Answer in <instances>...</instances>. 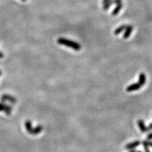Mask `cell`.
I'll list each match as a JSON object with an SVG mask.
<instances>
[{
  "label": "cell",
  "instance_id": "cell-1",
  "mask_svg": "<svg viewBox=\"0 0 152 152\" xmlns=\"http://www.w3.org/2000/svg\"><path fill=\"white\" fill-rule=\"evenodd\" d=\"M57 42L58 44L72 48V49L76 51H79L81 49V46L77 42L68 39L64 38V37H60V38L58 39Z\"/></svg>",
  "mask_w": 152,
  "mask_h": 152
},
{
  "label": "cell",
  "instance_id": "cell-2",
  "mask_svg": "<svg viewBox=\"0 0 152 152\" xmlns=\"http://www.w3.org/2000/svg\"><path fill=\"white\" fill-rule=\"evenodd\" d=\"M138 125L141 133H148V132H149L150 130V128L148 127H148H146V126L143 120H139L138 121Z\"/></svg>",
  "mask_w": 152,
  "mask_h": 152
},
{
  "label": "cell",
  "instance_id": "cell-3",
  "mask_svg": "<svg viewBox=\"0 0 152 152\" xmlns=\"http://www.w3.org/2000/svg\"><path fill=\"white\" fill-rule=\"evenodd\" d=\"M141 144V142L139 141H133V142H130L129 143L127 144L125 146V148L126 150H133V149H135L136 148L138 147V146H139Z\"/></svg>",
  "mask_w": 152,
  "mask_h": 152
},
{
  "label": "cell",
  "instance_id": "cell-4",
  "mask_svg": "<svg viewBox=\"0 0 152 152\" xmlns=\"http://www.w3.org/2000/svg\"><path fill=\"white\" fill-rule=\"evenodd\" d=\"M1 99L3 102H10V103H13V104L15 103L16 101H17V99H16L15 98H14L13 96H12L11 95H2Z\"/></svg>",
  "mask_w": 152,
  "mask_h": 152
},
{
  "label": "cell",
  "instance_id": "cell-5",
  "mask_svg": "<svg viewBox=\"0 0 152 152\" xmlns=\"http://www.w3.org/2000/svg\"><path fill=\"white\" fill-rule=\"evenodd\" d=\"M12 110V108L10 106L4 104V103H0V112H3L9 115V114H11Z\"/></svg>",
  "mask_w": 152,
  "mask_h": 152
},
{
  "label": "cell",
  "instance_id": "cell-6",
  "mask_svg": "<svg viewBox=\"0 0 152 152\" xmlns=\"http://www.w3.org/2000/svg\"><path fill=\"white\" fill-rule=\"evenodd\" d=\"M141 87V86L139 83H134V84H132L128 86L126 88V91L127 92H132V91H136V90L139 89Z\"/></svg>",
  "mask_w": 152,
  "mask_h": 152
},
{
  "label": "cell",
  "instance_id": "cell-7",
  "mask_svg": "<svg viewBox=\"0 0 152 152\" xmlns=\"http://www.w3.org/2000/svg\"><path fill=\"white\" fill-rule=\"evenodd\" d=\"M133 27L131 25H127L126 29H125V33L124 34L123 37L124 39H127L130 36V34L132 33L133 31Z\"/></svg>",
  "mask_w": 152,
  "mask_h": 152
},
{
  "label": "cell",
  "instance_id": "cell-8",
  "mask_svg": "<svg viewBox=\"0 0 152 152\" xmlns=\"http://www.w3.org/2000/svg\"><path fill=\"white\" fill-rule=\"evenodd\" d=\"M122 8V3H119V4H117L116 7H115V8H114V10H113L112 14L114 16L117 15L119 13V12L120 11V10Z\"/></svg>",
  "mask_w": 152,
  "mask_h": 152
},
{
  "label": "cell",
  "instance_id": "cell-9",
  "mask_svg": "<svg viewBox=\"0 0 152 152\" xmlns=\"http://www.w3.org/2000/svg\"><path fill=\"white\" fill-rule=\"evenodd\" d=\"M145 83H146V76L144 73H141L139 76V82H138V83L142 86L145 84Z\"/></svg>",
  "mask_w": 152,
  "mask_h": 152
},
{
  "label": "cell",
  "instance_id": "cell-10",
  "mask_svg": "<svg viewBox=\"0 0 152 152\" xmlns=\"http://www.w3.org/2000/svg\"><path fill=\"white\" fill-rule=\"evenodd\" d=\"M126 27H127V25H120V26H119V27L117 28V29H115V31H114V34H115V35L119 34L120 33H121L123 31H124L125 29H126Z\"/></svg>",
  "mask_w": 152,
  "mask_h": 152
},
{
  "label": "cell",
  "instance_id": "cell-11",
  "mask_svg": "<svg viewBox=\"0 0 152 152\" xmlns=\"http://www.w3.org/2000/svg\"><path fill=\"white\" fill-rule=\"evenodd\" d=\"M143 146L144 147V150H145V152H150V149H149V145L148 144L147 141H143L142 142Z\"/></svg>",
  "mask_w": 152,
  "mask_h": 152
},
{
  "label": "cell",
  "instance_id": "cell-12",
  "mask_svg": "<svg viewBox=\"0 0 152 152\" xmlns=\"http://www.w3.org/2000/svg\"><path fill=\"white\" fill-rule=\"evenodd\" d=\"M113 3H114V1H113V0H110V1H108V3H105V5H103V10H108L109 8H110V6H111Z\"/></svg>",
  "mask_w": 152,
  "mask_h": 152
},
{
  "label": "cell",
  "instance_id": "cell-13",
  "mask_svg": "<svg viewBox=\"0 0 152 152\" xmlns=\"http://www.w3.org/2000/svg\"><path fill=\"white\" fill-rule=\"evenodd\" d=\"M146 139H147L148 141L152 140V132L151 133H150L148 134L147 137H146Z\"/></svg>",
  "mask_w": 152,
  "mask_h": 152
},
{
  "label": "cell",
  "instance_id": "cell-14",
  "mask_svg": "<svg viewBox=\"0 0 152 152\" xmlns=\"http://www.w3.org/2000/svg\"><path fill=\"white\" fill-rule=\"evenodd\" d=\"M114 3L119 4V3H122V0H114Z\"/></svg>",
  "mask_w": 152,
  "mask_h": 152
},
{
  "label": "cell",
  "instance_id": "cell-15",
  "mask_svg": "<svg viewBox=\"0 0 152 152\" xmlns=\"http://www.w3.org/2000/svg\"><path fill=\"white\" fill-rule=\"evenodd\" d=\"M147 142H148V144L149 146H150V147L152 148V141L148 140Z\"/></svg>",
  "mask_w": 152,
  "mask_h": 152
},
{
  "label": "cell",
  "instance_id": "cell-16",
  "mask_svg": "<svg viewBox=\"0 0 152 152\" xmlns=\"http://www.w3.org/2000/svg\"><path fill=\"white\" fill-rule=\"evenodd\" d=\"M110 1V0H103V2H102V3H103V5H105V4L107 3H108V1Z\"/></svg>",
  "mask_w": 152,
  "mask_h": 152
},
{
  "label": "cell",
  "instance_id": "cell-17",
  "mask_svg": "<svg viewBox=\"0 0 152 152\" xmlns=\"http://www.w3.org/2000/svg\"><path fill=\"white\" fill-rule=\"evenodd\" d=\"M4 57V54L2 52H0V58H3Z\"/></svg>",
  "mask_w": 152,
  "mask_h": 152
},
{
  "label": "cell",
  "instance_id": "cell-18",
  "mask_svg": "<svg viewBox=\"0 0 152 152\" xmlns=\"http://www.w3.org/2000/svg\"><path fill=\"white\" fill-rule=\"evenodd\" d=\"M148 127H149V128H150V130H152V123H151L150 125H149Z\"/></svg>",
  "mask_w": 152,
  "mask_h": 152
},
{
  "label": "cell",
  "instance_id": "cell-19",
  "mask_svg": "<svg viewBox=\"0 0 152 152\" xmlns=\"http://www.w3.org/2000/svg\"><path fill=\"white\" fill-rule=\"evenodd\" d=\"M129 152H137L136 150H135L134 149H133V150H130Z\"/></svg>",
  "mask_w": 152,
  "mask_h": 152
},
{
  "label": "cell",
  "instance_id": "cell-20",
  "mask_svg": "<svg viewBox=\"0 0 152 152\" xmlns=\"http://www.w3.org/2000/svg\"><path fill=\"white\" fill-rule=\"evenodd\" d=\"M1 74H2V72H1V71L0 70V76H1Z\"/></svg>",
  "mask_w": 152,
  "mask_h": 152
},
{
  "label": "cell",
  "instance_id": "cell-21",
  "mask_svg": "<svg viewBox=\"0 0 152 152\" xmlns=\"http://www.w3.org/2000/svg\"><path fill=\"white\" fill-rule=\"evenodd\" d=\"M22 1H26L27 0H22Z\"/></svg>",
  "mask_w": 152,
  "mask_h": 152
},
{
  "label": "cell",
  "instance_id": "cell-22",
  "mask_svg": "<svg viewBox=\"0 0 152 152\" xmlns=\"http://www.w3.org/2000/svg\"><path fill=\"white\" fill-rule=\"evenodd\" d=\"M137 152H142V151H139V150H138V151H137Z\"/></svg>",
  "mask_w": 152,
  "mask_h": 152
}]
</instances>
